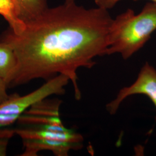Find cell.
<instances>
[{
  "label": "cell",
  "instance_id": "8fae6325",
  "mask_svg": "<svg viewBox=\"0 0 156 156\" xmlns=\"http://www.w3.org/2000/svg\"><path fill=\"white\" fill-rule=\"evenodd\" d=\"M7 89L5 82L4 79L0 78V105L7 100L9 97V95L6 92Z\"/></svg>",
  "mask_w": 156,
  "mask_h": 156
},
{
  "label": "cell",
  "instance_id": "ba28073f",
  "mask_svg": "<svg viewBox=\"0 0 156 156\" xmlns=\"http://www.w3.org/2000/svg\"><path fill=\"white\" fill-rule=\"evenodd\" d=\"M18 6L20 18L24 22L39 16L48 8L47 0H15Z\"/></svg>",
  "mask_w": 156,
  "mask_h": 156
},
{
  "label": "cell",
  "instance_id": "8992f818",
  "mask_svg": "<svg viewBox=\"0 0 156 156\" xmlns=\"http://www.w3.org/2000/svg\"><path fill=\"white\" fill-rule=\"evenodd\" d=\"M0 15L5 19L13 33H22L26 24L20 18V10L15 0H0Z\"/></svg>",
  "mask_w": 156,
  "mask_h": 156
},
{
  "label": "cell",
  "instance_id": "6da1fadb",
  "mask_svg": "<svg viewBox=\"0 0 156 156\" xmlns=\"http://www.w3.org/2000/svg\"><path fill=\"white\" fill-rule=\"evenodd\" d=\"M112 20L108 10L65 2L25 22L22 33L8 28L0 42L14 50L17 64L7 88L62 74L69 78L75 98L80 100L76 72L79 68L94 67L95 57L106 55Z\"/></svg>",
  "mask_w": 156,
  "mask_h": 156
},
{
  "label": "cell",
  "instance_id": "52a82bcc",
  "mask_svg": "<svg viewBox=\"0 0 156 156\" xmlns=\"http://www.w3.org/2000/svg\"><path fill=\"white\" fill-rule=\"evenodd\" d=\"M17 64L14 50L9 45L0 42V78L6 83Z\"/></svg>",
  "mask_w": 156,
  "mask_h": 156
},
{
  "label": "cell",
  "instance_id": "9c48e42d",
  "mask_svg": "<svg viewBox=\"0 0 156 156\" xmlns=\"http://www.w3.org/2000/svg\"><path fill=\"white\" fill-rule=\"evenodd\" d=\"M15 135L13 128H0V156H5L9 140Z\"/></svg>",
  "mask_w": 156,
  "mask_h": 156
},
{
  "label": "cell",
  "instance_id": "7a4b0ae2",
  "mask_svg": "<svg viewBox=\"0 0 156 156\" xmlns=\"http://www.w3.org/2000/svg\"><path fill=\"white\" fill-rule=\"evenodd\" d=\"M61 101L45 98L33 105L17 120L15 134L22 140L20 156H37L49 151L57 156H67L72 150L82 148L83 138L66 127L59 115Z\"/></svg>",
  "mask_w": 156,
  "mask_h": 156
},
{
  "label": "cell",
  "instance_id": "7c38bea8",
  "mask_svg": "<svg viewBox=\"0 0 156 156\" xmlns=\"http://www.w3.org/2000/svg\"><path fill=\"white\" fill-rule=\"evenodd\" d=\"M77 0H66L65 2H75Z\"/></svg>",
  "mask_w": 156,
  "mask_h": 156
},
{
  "label": "cell",
  "instance_id": "277c9868",
  "mask_svg": "<svg viewBox=\"0 0 156 156\" xmlns=\"http://www.w3.org/2000/svg\"><path fill=\"white\" fill-rule=\"evenodd\" d=\"M69 81L64 75H58L47 80L38 89L20 96L17 93L9 95V98L0 105V128L9 127L35 103L54 94H64V87Z\"/></svg>",
  "mask_w": 156,
  "mask_h": 156
},
{
  "label": "cell",
  "instance_id": "30bf717a",
  "mask_svg": "<svg viewBox=\"0 0 156 156\" xmlns=\"http://www.w3.org/2000/svg\"><path fill=\"white\" fill-rule=\"evenodd\" d=\"M123 0H95L96 6L101 8L109 10L113 8L118 2ZM153 2L156 3V0H150Z\"/></svg>",
  "mask_w": 156,
  "mask_h": 156
},
{
  "label": "cell",
  "instance_id": "3957f363",
  "mask_svg": "<svg viewBox=\"0 0 156 156\" xmlns=\"http://www.w3.org/2000/svg\"><path fill=\"white\" fill-rule=\"evenodd\" d=\"M156 30V3L146 4L136 14L132 9L113 19L106 55L119 54L124 60L144 47Z\"/></svg>",
  "mask_w": 156,
  "mask_h": 156
},
{
  "label": "cell",
  "instance_id": "5b68a950",
  "mask_svg": "<svg viewBox=\"0 0 156 156\" xmlns=\"http://www.w3.org/2000/svg\"><path fill=\"white\" fill-rule=\"evenodd\" d=\"M136 94L147 96L156 109V69L147 62L141 68L134 83L120 90L116 97L106 105L107 110L112 115L115 114L123 101L129 96Z\"/></svg>",
  "mask_w": 156,
  "mask_h": 156
}]
</instances>
